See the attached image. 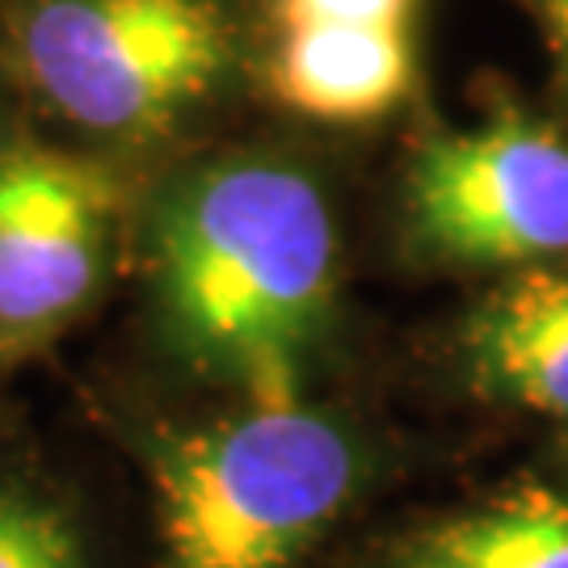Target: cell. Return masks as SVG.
Here are the masks:
<instances>
[{
  "mask_svg": "<svg viewBox=\"0 0 568 568\" xmlns=\"http://www.w3.org/2000/svg\"><path fill=\"white\" fill-rule=\"evenodd\" d=\"M119 182L102 164L0 143V349L77 316L102 278Z\"/></svg>",
  "mask_w": 568,
  "mask_h": 568,
  "instance_id": "5b68a950",
  "label": "cell"
},
{
  "mask_svg": "<svg viewBox=\"0 0 568 568\" xmlns=\"http://www.w3.org/2000/svg\"><path fill=\"white\" fill-rule=\"evenodd\" d=\"M265 84L300 119L375 122L417 84V34L413 26H278Z\"/></svg>",
  "mask_w": 568,
  "mask_h": 568,
  "instance_id": "52a82bcc",
  "label": "cell"
},
{
  "mask_svg": "<svg viewBox=\"0 0 568 568\" xmlns=\"http://www.w3.org/2000/svg\"><path fill=\"white\" fill-rule=\"evenodd\" d=\"M4 55L72 126L152 140L224 93L236 30L224 0H18Z\"/></svg>",
  "mask_w": 568,
  "mask_h": 568,
  "instance_id": "3957f363",
  "label": "cell"
},
{
  "mask_svg": "<svg viewBox=\"0 0 568 568\" xmlns=\"http://www.w3.org/2000/svg\"><path fill=\"white\" fill-rule=\"evenodd\" d=\"M455 349L476 396L568 426V257L514 270L464 316Z\"/></svg>",
  "mask_w": 568,
  "mask_h": 568,
  "instance_id": "8992f818",
  "label": "cell"
},
{
  "mask_svg": "<svg viewBox=\"0 0 568 568\" xmlns=\"http://www.w3.org/2000/svg\"><path fill=\"white\" fill-rule=\"evenodd\" d=\"M9 55L0 51V143L13 140V114H9Z\"/></svg>",
  "mask_w": 568,
  "mask_h": 568,
  "instance_id": "7c38bea8",
  "label": "cell"
},
{
  "mask_svg": "<svg viewBox=\"0 0 568 568\" xmlns=\"http://www.w3.org/2000/svg\"><path fill=\"white\" fill-rule=\"evenodd\" d=\"M422 0H270L274 26H413Z\"/></svg>",
  "mask_w": 568,
  "mask_h": 568,
  "instance_id": "30bf717a",
  "label": "cell"
},
{
  "mask_svg": "<svg viewBox=\"0 0 568 568\" xmlns=\"http://www.w3.org/2000/svg\"><path fill=\"white\" fill-rule=\"evenodd\" d=\"M0 568H84L81 535L34 493L0 485Z\"/></svg>",
  "mask_w": 568,
  "mask_h": 568,
  "instance_id": "9c48e42d",
  "label": "cell"
},
{
  "mask_svg": "<svg viewBox=\"0 0 568 568\" xmlns=\"http://www.w3.org/2000/svg\"><path fill=\"white\" fill-rule=\"evenodd\" d=\"M156 568H295L358 488V447L300 400L257 405L152 447Z\"/></svg>",
  "mask_w": 568,
  "mask_h": 568,
  "instance_id": "7a4b0ae2",
  "label": "cell"
},
{
  "mask_svg": "<svg viewBox=\"0 0 568 568\" xmlns=\"http://www.w3.org/2000/svg\"><path fill=\"white\" fill-rule=\"evenodd\" d=\"M408 227L429 257L527 270L568 257V135L523 105L443 131L408 169Z\"/></svg>",
  "mask_w": 568,
  "mask_h": 568,
  "instance_id": "277c9868",
  "label": "cell"
},
{
  "mask_svg": "<svg viewBox=\"0 0 568 568\" xmlns=\"http://www.w3.org/2000/svg\"><path fill=\"white\" fill-rule=\"evenodd\" d=\"M379 568H568V480H514L400 535Z\"/></svg>",
  "mask_w": 568,
  "mask_h": 568,
  "instance_id": "ba28073f",
  "label": "cell"
},
{
  "mask_svg": "<svg viewBox=\"0 0 568 568\" xmlns=\"http://www.w3.org/2000/svg\"><path fill=\"white\" fill-rule=\"evenodd\" d=\"M152 265L190 363L236 379L257 405L304 396V358L337 283L333 211L312 173L270 156L185 173L156 206Z\"/></svg>",
  "mask_w": 568,
  "mask_h": 568,
  "instance_id": "6da1fadb",
  "label": "cell"
},
{
  "mask_svg": "<svg viewBox=\"0 0 568 568\" xmlns=\"http://www.w3.org/2000/svg\"><path fill=\"white\" fill-rule=\"evenodd\" d=\"M527 9L535 13L539 30H544V42H548L551 63H556V77L568 89V0H527Z\"/></svg>",
  "mask_w": 568,
  "mask_h": 568,
  "instance_id": "8fae6325",
  "label": "cell"
}]
</instances>
